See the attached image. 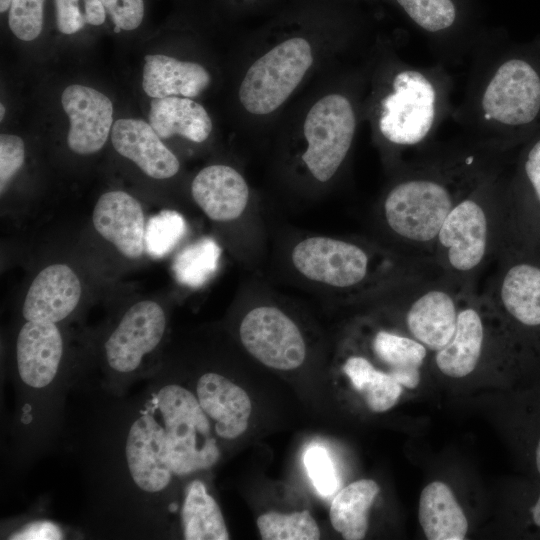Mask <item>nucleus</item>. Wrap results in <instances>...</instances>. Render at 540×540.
<instances>
[{"label": "nucleus", "instance_id": "nucleus-1", "mask_svg": "<svg viewBox=\"0 0 540 540\" xmlns=\"http://www.w3.org/2000/svg\"><path fill=\"white\" fill-rule=\"evenodd\" d=\"M504 153L463 137L430 146L404 166L382 199L381 218L405 258L433 266L434 244L448 214L503 167Z\"/></svg>", "mask_w": 540, "mask_h": 540}, {"label": "nucleus", "instance_id": "nucleus-2", "mask_svg": "<svg viewBox=\"0 0 540 540\" xmlns=\"http://www.w3.org/2000/svg\"><path fill=\"white\" fill-rule=\"evenodd\" d=\"M464 96L451 118L469 141L505 152L540 118V70L495 38H479Z\"/></svg>", "mask_w": 540, "mask_h": 540}, {"label": "nucleus", "instance_id": "nucleus-3", "mask_svg": "<svg viewBox=\"0 0 540 540\" xmlns=\"http://www.w3.org/2000/svg\"><path fill=\"white\" fill-rule=\"evenodd\" d=\"M379 88L373 122L395 152H423L453 111V79L446 65L415 66L397 58Z\"/></svg>", "mask_w": 540, "mask_h": 540}, {"label": "nucleus", "instance_id": "nucleus-4", "mask_svg": "<svg viewBox=\"0 0 540 540\" xmlns=\"http://www.w3.org/2000/svg\"><path fill=\"white\" fill-rule=\"evenodd\" d=\"M505 181L502 167L455 205L437 235L432 264L464 289H476L502 245Z\"/></svg>", "mask_w": 540, "mask_h": 540}, {"label": "nucleus", "instance_id": "nucleus-5", "mask_svg": "<svg viewBox=\"0 0 540 540\" xmlns=\"http://www.w3.org/2000/svg\"><path fill=\"white\" fill-rule=\"evenodd\" d=\"M292 262L309 280L340 289L361 288L372 281L385 280L384 276L387 275L403 280L413 279L430 270H378V266L415 261L399 258L377 264L363 246L323 236L308 237L296 244L292 251Z\"/></svg>", "mask_w": 540, "mask_h": 540}, {"label": "nucleus", "instance_id": "nucleus-6", "mask_svg": "<svg viewBox=\"0 0 540 540\" xmlns=\"http://www.w3.org/2000/svg\"><path fill=\"white\" fill-rule=\"evenodd\" d=\"M154 404L163 421L173 474L208 469L218 461L220 451L208 416L193 393L166 385L157 392Z\"/></svg>", "mask_w": 540, "mask_h": 540}, {"label": "nucleus", "instance_id": "nucleus-7", "mask_svg": "<svg viewBox=\"0 0 540 540\" xmlns=\"http://www.w3.org/2000/svg\"><path fill=\"white\" fill-rule=\"evenodd\" d=\"M313 63L303 37H291L271 48L249 67L239 87L243 108L254 115L277 110L301 83Z\"/></svg>", "mask_w": 540, "mask_h": 540}, {"label": "nucleus", "instance_id": "nucleus-8", "mask_svg": "<svg viewBox=\"0 0 540 540\" xmlns=\"http://www.w3.org/2000/svg\"><path fill=\"white\" fill-rule=\"evenodd\" d=\"M358 116L352 99L330 93L310 108L303 125L307 147L302 160L312 176L330 180L345 161L357 130Z\"/></svg>", "mask_w": 540, "mask_h": 540}, {"label": "nucleus", "instance_id": "nucleus-9", "mask_svg": "<svg viewBox=\"0 0 540 540\" xmlns=\"http://www.w3.org/2000/svg\"><path fill=\"white\" fill-rule=\"evenodd\" d=\"M407 298L404 321L412 338L437 352L453 338L464 288L440 272L408 280L401 285Z\"/></svg>", "mask_w": 540, "mask_h": 540}, {"label": "nucleus", "instance_id": "nucleus-10", "mask_svg": "<svg viewBox=\"0 0 540 540\" xmlns=\"http://www.w3.org/2000/svg\"><path fill=\"white\" fill-rule=\"evenodd\" d=\"M531 247L503 245L498 266L482 293L493 308L500 309L522 326L540 327V260Z\"/></svg>", "mask_w": 540, "mask_h": 540}, {"label": "nucleus", "instance_id": "nucleus-11", "mask_svg": "<svg viewBox=\"0 0 540 540\" xmlns=\"http://www.w3.org/2000/svg\"><path fill=\"white\" fill-rule=\"evenodd\" d=\"M246 350L267 367L292 370L301 366L306 346L297 325L280 309L259 306L250 310L240 325Z\"/></svg>", "mask_w": 540, "mask_h": 540}, {"label": "nucleus", "instance_id": "nucleus-12", "mask_svg": "<svg viewBox=\"0 0 540 540\" xmlns=\"http://www.w3.org/2000/svg\"><path fill=\"white\" fill-rule=\"evenodd\" d=\"M429 40L439 62L457 64L470 55L479 38L462 24L456 0H395Z\"/></svg>", "mask_w": 540, "mask_h": 540}, {"label": "nucleus", "instance_id": "nucleus-13", "mask_svg": "<svg viewBox=\"0 0 540 540\" xmlns=\"http://www.w3.org/2000/svg\"><path fill=\"white\" fill-rule=\"evenodd\" d=\"M165 326V314L158 303L144 300L134 304L105 344L110 367L121 373L135 370L144 355L159 344Z\"/></svg>", "mask_w": 540, "mask_h": 540}, {"label": "nucleus", "instance_id": "nucleus-14", "mask_svg": "<svg viewBox=\"0 0 540 540\" xmlns=\"http://www.w3.org/2000/svg\"><path fill=\"white\" fill-rule=\"evenodd\" d=\"M61 103L70 123L69 148L81 155L99 151L113 124L111 100L91 87L72 84L64 89Z\"/></svg>", "mask_w": 540, "mask_h": 540}, {"label": "nucleus", "instance_id": "nucleus-15", "mask_svg": "<svg viewBox=\"0 0 540 540\" xmlns=\"http://www.w3.org/2000/svg\"><path fill=\"white\" fill-rule=\"evenodd\" d=\"M484 304L483 294L476 289L462 290L454 336L444 348L435 352L436 366L444 375L462 378L479 364L486 338Z\"/></svg>", "mask_w": 540, "mask_h": 540}, {"label": "nucleus", "instance_id": "nucleus-16", "mask_svg": "<svg viewBox=\"0 0 540 540\" xmlns=\"http://www.w3.org/2000/svg\"><path fill=\"white\" fill-rule=\"evenodd\" d=\"M126 459L135 484L147 492L167 487L172 475L165 430L150 414L137 418L126 441Z\"/></svg>", "mask_w": 540, "mask_h": 540}, {"label": "nucleus", "instance_id": "nucleus-17", "mask_svg": "<svg viewBox=\"0 0 540 540\" xmlns=\"http://www.w3.org/2000/svg\"><path fill=\"white\" fill-rule=\"evenodd\" d=\"M97 232L124 256L138 258L145 249V218L140 203L124 191L102 194L93 210Z\"/></svg>", "mask_w": 540, "mask_h": 540}, {"label": "nucleus", "instance_id": "nucleus-18", "mask_svg": "<svg viewBox=\"0 0 540 540\" xmlns=\"http://www.w3.org/2000/svg\"><path fill=\"white\" fill-rule=\"evenodd\" d=\"M82 287L78 276L65 264L44 268L31 283L22 313L27 321L56 323L77 306Z\"/></svg>", "mask_w": 540, "mask_h": 540}, {"label": "nucleus", "instance_id": "nucleus-19", "mask_svg": "<svg viewBox=\"0 0 540 540\" xmlns=\"http://www.w3.org/2000/svg\"><path fill=\"white\" fill-rule=\"evenodd\" d=\"M115 150L155 179L174 176L180 167L177 157L164 145L150 123L119 119L111 130Z\"/></svg>", "mask_w": 540, "mask_h": 540}, {"label": "nucleus", "instance_id": "nucleus-20", "mask_svg": "<svg viewBox=\"0 0 540 540\" xmlns=\"http://www.w3.org/2000/svg\"><path fill=\"white\" fill-rule=\"evenodd\" d=\"M193 199L214 221H231L242 215L249 200V188L234 168L215 164L203 168L191 185Z\"/></svg>", "mask_w": 540, "mask_h": 540}, {"label": "nucleus", "instance_id": "nucleus-21", "mask_svg": "<svg viewBox=\"0 0 540 540\" xmlns=\"http://www.w3.org/2000/svg\"><path fill=\"white\" fill-rule=\"evenodd\" d=\"M63 342L55 323L27 321L17 339V365L22 381L42 388L56 376Z\"/></svg>", "mask_w": 540, "mask_h": 540}, {"label": "nucleus", "instance_id": "nucleus-22", "mask_svg": "<svg viewBox=\"0 0 540 540\" xmlns=\"http://www.w3.org/2000/svg\"><path fill=\"white\" fill-rule=\"evenodd\" d=\"M196 392L219 437L235 439L246 431L252 404L240 386L220 374L206 373L199 378Z\"/></svg>", "mask_w": 540, "mask_h": 540}, {"label": "nucleus", "instance_id": "nucleus-23", "mask_svg": "<svg viewBox=\"0 0 540 540\" xmlns=\"http://www.w3.org/2000/svg\"><path fill=\"white\" fill-rule=\"evenodd\" d=\"M144 60L142 88L149 97L194 98L210 85L211 76L199 63L163 54L146 55Z\"/></svg>", "mask_w": 540, "mask_h": 540}, {"label": "nucleus", "instance_id": "nucleus-24", "mask_svg": "<svg viewBox=\"0 0 540 540\" xmlns=\"http://www.w3.org/2000/svg\"><path fill=\"white\" fill-rule=\"evenodd\" d=\"M148 118L158 136L164 139L180 135L201 143L212 131V120L206 109L187 97L154 98Z\"/></svg>", "mask_w": 540, "mask_h": 540}, {"label": "nucleus", "instance_id": "nucleus-25", "mask_svg": "<svg viewBox=\"0 0 540 540\" xmlns=\"http://www.w3.org/2000/svg\"><path fill=\"white\" fill-rule=\"evenodd\" d=\"M419 523L429 540H462L468 520L451 488L441 481L426 485L419 500Z\"/></svg>", "mask_w": 540, "mask_h": 540}, {"label": "nucleus", "instance_id": "nucleus-26", "mask_svg": "<svg viewBox=\"0 0 540 540\" xmlns=\"http://www.w3.org/2000/svg\"><path fill=\"white\" fill-rule=\"evenodd\" d=\"M372 350L399 384L409 389L418 386L428 353L423 344L411 336L379 330L372 339Z\"/></svg>", "mask_w": 540, "mask_h": 540}, {"label": "nucleus", "instance_id": "nucleus-27", "mask_svg": "<svg viewBox=\"0 0 540 540\" xmlns=\"http://www.w3.org/2000/svg\"><path fill=\"white\" fill-rule=\"evenodd\" d=\"M380 492L372 479H361L343 488L330 506L333 528L346 540L363 539L368 529V511Z\"/></svg>", "mask_w": 540, "mask_h": 540}, {"label": "nucleus", "instance_id": "nucleus-28", "mask_svg": "<svg viewBox=\"0 0 540 540\" xmlns=\"http://www.w3.org/2000/svg\"><path fill=\"white\" fill-rule=\"evenodd\" d=\"M181 516L184 538L187 540L229 539L217 502L199 480L188 485Z\"/></svg>", "mask_w": 540, "mask_h": 540}, {"label": "nucleus", "instance_id": "nucleus-29", "mask_svg": "<svg viewBox=\"0 0 540 540\" xmlns=\"http://www.w3.org/2000/svg\"><path fill=\"white\" fill-rule=\"evenodd\" d=\"M343 372L373 412L391 409L402 394V385L388 371L376 369L363 356H350L343 365Z\"/></svg>", "mask_w": 540, "mask_h": 540}, {"label": "nucleus", "instance_id": "nucleus-30", "mask_svg": "<svg viewBox=\"0 0 540 540\" xmlns=\"http://www.w3.org/2000/svg\"><path fill=\"white\" fill-rule=\"evenodd\" d=\"M221 249L217 242L208 237L183 248L173 262L176 280L187 287L203 286L218 269Z\"/></svg>", "mask_w": 540, "mask_h": 540}, {"label": "nucleus", "instance_id": "nucleus-31", "mask_svg": "<svg viewBox=\"0 0 540 540\" xmlns=\"http://www.w3.org/2000/svg\"><path fill=\"white\" fill-rule=\"evenodd\" d=\"M263 540H317L320 530L309 511L281 514L268 512L257 519Z\"/></svg>", "mask_w": 540, "mask_h": 540}, {"label": "nucleus", "instance_id": "nucleus-32", "mask_svg": "<svg viewBox=\"0 0 540 540\" xmlns=\"http://www.w3.org/2000/svg\"><path fill=\"white\" fill-rule=\"evenodd\" d=\"M187 230L183 216L175 210H162L151 216L145 227V249L153 258L169 254Z\"/></svg>", "mask_w": 540, "mask_h": 540}, {"label": "nucleus", "instance_id": "nucleus-33", "mask_svg": "<svg viewBox=\"0 0 540 540\" xmlns=\"http://www.w3.org/2000/svg\"><path fill=\"white\" fill-rule=\"evenodd\" d=\"M46 0H10L6 13L11 32L22 41H32L42 32Z\"/></svg>", "mask_w": 540, "mask_h": 540}, {"label": "nucleus", "instance_id": "nucleus-34", "mask_svg": "<svg viewBox=\"0 0 540 540\" xmlns=\"http://www.w3.org/2000/svg\"><path fill=\"white\" fill-rule=\"evenodd\" d=\"M303 461L313 486L321 496L328 497L338 490V474L332 458L324 447L320 445L308 447Z\"/></svg>", "mask_w": 540, "mask_h": 540}, {"label": "nucleus", "instance_id": "nucleus-35", "mask_svg": "<svg viewBox=\"0 0 540 540\" xmlns=\"http://www.w3.org/2000/svg\"><path fill=\"white\" fill-rule=\"evenodd\" d=\"M114 26L113 31L137 29L145 16L144 0H101Z\"/></svg>", "mask_w": 540, "mask_h": 540}, {"label": "nucleus", "instance_id": "nucleus-36", "mask_svg": "<svg viewBox=\"0 0 540 540\" xmlns=\"http://www.w3.org/2000/svg\"><path fill=\"white\" fill-rule=\"evenodd\" d=\"M25 158L23 140L12 134L0 136V189L1 194L17 171L22 167Z\"/></svg>", "mask_w": 540, "mask_h": 540}, {"label": "nucleus", "instance_id": "nucleus-37", "mask_svg": "<svg viewBox=\"0 0 540 540\" xmlns=\"http://www.w3.org/2000/svg\"><path fill=\"white\" fill-rule=\"evenodd\" d=\"M62 538L60 528L49 521L30 523L9 537L13 540H58Z\"/></svg>", "mask_w": 540, "mask_h": 540}, {"label": "nucleus", "instance_id": "nucleus-38", "mask_svg": "<svg viewBox=\"0 0 540 540\" xmlns=\"http://www.w3.org/2000/svg\"><path fill=\"white\" fill-rule=\"evenodd\" d=\"M77 2L86 26L99 27L107 20L111 22L108 12L101 0H77Z\"/></svg>", "mask_w": 540, "mask_h": 540}, {"label": "nucleus", "instance_id": "nucleus-39", "mask_svg": "<svg viewBox=\"0 0 540 540\" xmlns=\"http://www.w3.org/2000/svg\"><path fill=\"white\" fill-rule=\"evenodd\" d=\"M532 517H533L534 523L538 527H540V495H539L534 507L532 508Z\"/></svg>", "mask_w": 540, "mask_h": 540}, {"label": "nucleus", "instance_id": "nucleus-40", "mask_svg": "<svg viewBox=\"0 0 540 540\" xmlns=\"http://www.w3.org/2000/svg\"><path fill=\"white\" fill-rule=\"evenodd\" d=\"M535 459H536L537 470L540 473V440H539L537 448H536Z\"/></svg>", "mask_w": 540, "mask_h": 540}, {"label": "nucleus", "instance_id": "nucleus-41", "mask_svg": "<svg viewBox=\"0 0 540 540\" xmlns=\"http://www.w3.org/2000/svg\"><path fill=\"white\" fill-rule=\"evenodd\" d=\"M0 111H1L0 119L2 120L5 115V107L3 106V104H1L0 106Z\"/></svg>", "mask_w": 540, "mask_h": 540}]
</instances>
